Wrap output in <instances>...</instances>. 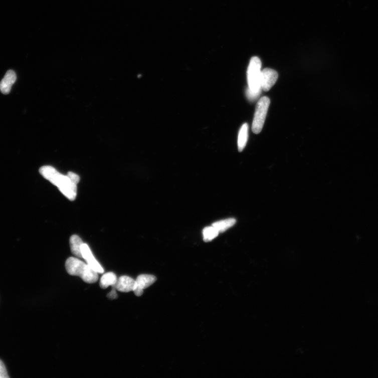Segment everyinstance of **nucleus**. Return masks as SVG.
I'll use <instances>...</instances> for the list:
<instances>
[{
    "mask_svg": "<svg viewBox=\"0 0 378 378\" xmlns=\"http://www.w3.org/2000/svg\"><path fill=\"white\" fill-rule=\"evenodd\" d=\"M249 125L247 123L242 125L238 136V150L241 152L246 147L248 138Z\"/></svg>",
    "mask_w": 378,
    "mask_h": 378,
    "instance_id": "11",
    "label": "nucleus"
},
{
    "mask_svg": "<svg viewBox=\"0 0 378 378\" xmlns=\"http://www.w3.org/2000/svg\"><path fill=\"white\" fill-rule=\"evenodd\" d=\"M279 75L271 69L266 68L261 71V84L262 90L268 92L276 83Z\"/></svg>",
    "mask_w": 378,
    "mask_h": 378,
    "instance_id": "6",
    "label": "nucleus"
},
{
    "mask_svg": "<svg viewBox=\"0 0 378 378\" xmlns=\"http://www.w3.org/2000/svg\"><path fill=\"white\" fill-rule=\"evenodd\" d=\"M65 268L70 275L79 276L86 283L92 284L98 280V273L88 264L77 258L71 257L67 260Z\"/></svg>",
    "mask_w": 378,
    "mask_h": 378,
    "instance_id": "3",
    "label": "nucleus"
},
{
    "mask_svg": "<svg viewBox=\"0 0 378 378\" xmlns=\"http://www.w3.org/2000/svg\"><path fill=\"white\" fill-rule=\"evenodd\" d=\"M112 291H111L107 296V297L110 299H114L117 298L118 296L116 292V288L115 287L112 286Z\"/></svg>",
    "mask_w": 378,
    "mask_h": 378,
    "instance_id": "17",
    "label": "nucleus"
},
{
    "mask_svg": "<svg viewBox=\"0 0 378 378\" xmlns=\"http://www.w3.org/2000/svg\"><path fill=\"white\" fill-rule=\"evenodd\" d=\"M116 274L113 272H108L104 274L100 281V286L102 289H106L109 286L115 285L117 281Z\"/></svg>",
    "mask_w": 378,
    "mask_h": 378,
    "instance_id": "12",
    "label": "nucleus"
},
{
    "mask_svg": "<svg viewBox=\"0 0 378 378\" xmlns=\"http://www.w3.org/2000/svg\"><path fill=\"white\" fill-rule=\"evenodd\" d=\"M157 281L156 277L152 275L142 274L139 275L135 280L134 287L133 292L137 296H141L143 293V290L149 287Z\"/></svg>",
    "mask_w": 378,
    "mask_h": 378,
    "instance_id": "5",
    "label": "nucleus"
},
{
    "mask_svg": "<svg viewBox=\"0 0 378 378\" xmlns=\"http://www.w3.org/2000/svg\"><path fill=\"white\" fill-rule=\"evenodd\" d=\"M9 377L6 366L4 362L0 360V378H8Z\"/></svg>",
    "mask_w": 378,
    "mask_h": 378,
    "instance_id": "15",
    "label": "nucleus"
},
{
    "mask_svg": "<svg viewBox=\"0 0 378 378\" xmlns=\"http://www.w3.org/2000/svg\"><path fill=\"white\" fill-rule=\"evenodd\" d=\"M70 247L72 253L75 257L83 258L81 247L84 243L82 239L77 235L72 236L70 240Z\"/></svg>",
    "mask_w": 378,
    "mask_h": 378,
    "instance_id": "10",
    "label": "nucleus"
},
{
    "mask_svg": "<svg viewBox=\"0 0 378 378\" xmlns=\"http://www.w3.org/2000/svg\"><path fill=\"white\" fill-rule=\"evenodd\" d=\"M82 257L87 264L98 273H103L104 271L102 266L97 262L93 255L90 247L83 243L81 247Z\"/></svg>",
    "mask_w": 378,
    "mask_h": 378,
    "instance_id": "7",
    "label": "nucleus"
},
{
    "mask_svg": "<svg viewBox=\"0 0 378 378\" xmlns=\"http://www.w3.org/2000/svg\"><path fill=\"white\" fill-rule=\"evenodd\" d=\"M236 223V219L230 218L216 222L212 226L214 227L219 233H222L225 232L226 230L234 226Z\"/></svg>",
    "mask_w": 378,
    "mask_h": 378,
    "instance_id": "13",
    "label": "nucleus"
},
{
    "mask_svg": "<svg viewBox=\"0 0 378 378\" xmlns=\"http://www.w3.org/2000/svg\"><path fill=\"white\" fill-rule=\"evenodd\" d=\"M135 283V280L132 279L131 277L123 276L120 277L115 285L112 286L115 287L116 290L119 292L128 293L133 291Z\"/></svg>",
    "mask_w": 378,
    "mask_h": 378,
    "instance_id": "8",
    "label": "nucleus"
},
{
    "mask_svg": "<svg viewBox=\"0 0 378 378\" xmlns=\"http://www.w3.org/2000/svg\"><path fill=\"white\" fill-rule=\"evenodd\" d=\"M270 105V98L264 96L259 100L256 106L252 124V131L255 134H259L263 129Z\"/></svg>",
    "mask_w": 378,
    "mask_h": 378,
    "instance_id": "4",
    "label": "nucleus"
},
{
    "mask_svg": "<svg viewBox=\"0 0 378 378\" xmlns=\"http://www.w3.org/2000/svg\"><path fill=\"white\" fill-rule=\"evenodd\" d=\"M262 62L257 57L251 59L248 70V82L249 88L246 91L248 98L254 101L261 94V84Z\"/></svg>",
    "mask_w": 378,
    "mask_h": 378,
    "instance_id": "2",
    "label": "nucleus"
},
{
    "mask_svg": "<svg viewBox=\"0 0 378 378\" xmlns=\"http://www.w3.org/2000/svg\"><path fill=\"white\" fill-rule=\"evenodd\" d=\"M67 175H68L71 180L74 183L77 184L80 182V177L79 175H78L77 174L74 173L73 172H69Z\"/></svg>",
    "mask_w": 378,
    "mask_h": 378,
    "instance_id": "16",
    "label": "nucleus"
},
{
    "mask_svg": "<svg viewBox=\"0 0 378 378\" xmlns=\"http://www.w3.org/2000/svg\"><path fill=\"white\" fill-rule=\"evenodd\" d=\"M16 80V73L13 70L8 71L0 82V91L5 95L9 94Z\"/></svg>",
    "mask_w": 378,
    "mask_h": 378,
    "instance_id": "9",
    "label": "nucleus"
},
{
    "mask_svg": "<svg viewBox=\"0 0 378 378\" xmlns=\"http://www.w3.org/2000/svg\"><path fill=\"white\" fill-rule=\"evenodd\" d=\"M39 172L44 178L57 186L67 198L74 201L77 196V184L73 182L68 175L60 173L50 165L42 166Z\"/></svg>",
    "mask_w": 378,
    "mask_h": 378,
    "instance_id": "1",
    "label": "nucleus"
},
{
    "mask_svg": "<svg viewBox=\"0 0 378 378\" xmlns=\"http://www.w3.org/2000/svg\"><path fill=\"white\" fill-rule=\"evenodd\" d=\"M219 231L213 226L205 228L203 230L204 240L208 242L218 237Z\"/></svg>",
    "mask_w": 378,
    "mask_h": 378,
    "instance_id": "14",
    "label": "nucleus"
}]
</instances>
